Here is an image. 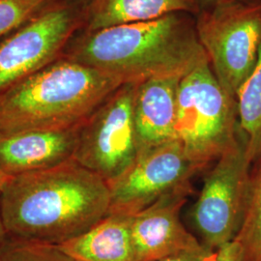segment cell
<instances>
[{
	"label": "cell",
	"instance_id": "6da1fadb",
	"mask_svg": "<svg viewBox=\"0 0 261 261\" xmlns=\"http://www.w3.org/2000/svg\"><path fill=\"white\" fill-rule=\"evenodd\" d=\"M0 206L10 239L58 246L109 215L111 192L103 178L71 159L8 178Z\"/></svg>",
	"mask_w": 261,
	"mask_h": 261
},
{
	"label": "cell",
	"instance_id": "7a4b0ae2",
	"mask_svg": "<svg viewBox=\"0 0 261 261\" xmlns=\"http://www.w3.org/2000/svg\"><path fill=\"white\" fill-rule=\"evenodd\" d=\"M65 57L116 75L126 84L183 76L208 60L196 21L183 13L85 32Z\"/></svg>",
	"mask_w": 261,
	"mask_h": 261
},
{
	"label": "cell",
	"instance_id": "3957f363",
	"mask_svg": "<svg viewBox=\"0 0 261 261\" xmlns=\"http://www.w3.org/2000/svg\"><path fill=\"white\" fill-rule=\"evenodd\" d=\"M124 84L69 58L56 60L0 94V135L79 126Z\"/></svg>",
	"mask_w": 261,
	"mask_h": 261
},
{
	"label": "cell",
	"instance_id": "277c9868",
	"mask_svg": "<svg viewBox=\"0 0 261 261\" xmlns=\"http://www.w3.org/2000/svg\"><path fill=\"white\" fill-rule=\"evenodd\" d=\"M237 100L217 80L209 60L180 80L175 140L202 170L241 136Z\"/></svg>",
	"mask_w": 261,
	"mask_h": 261
},
{
	"label": "cell",
	"instance_id": "5b68a950",
	"mask_svg": "<svg viewBox=\"0 0 261 261\" xmlns=\"http://www.w3.org/2000/svg\"><path fill=\"white\" fill-rule=\"evenodd\" d=\"M196 28L217 80L237 100L258 61L260 4L230 2L201 10Z\"/></svg>",
	"mask_w": 261,
	"mask_h": 261
},
{
	"label": "cell",
	"instance_id": "8992f818",
	"mask_svg": "<svg viewBox=\"0 0 261 261\" xmlns=\"http://www.w3.org/2000/svg\"><path fill=\"white\" fill-rule=\"evenodd\" d=\"M214 163L191 209V223L200 243L217 251L235 240L246 212L252 164L243 133Z\"/></svg>",
	"mask_w": 261,
	"mask_h": 261
},
{
	"label": "cell",
	"instance_id": "52a82bcc",
	"mask_svg": "<svg viewBox=\"0 0 261 261\" xmlns=\"http://www.w3.org/2000/svg\"><path fill=\"white\" fill-rule=\"evenodd\" d=\"M138 83H127L80 126L73 159L110 183L140 156L134 117Z\"/></svg>",
	"mask_w": 261,
	"mask_h": 261
},
{
	"label": "cell",
	"instance_id": "ba28073f",
	"mask_svg": "<svg viewBox=\"0 0 261 261\" xmlns=\"http://www.w3.org/2000/svg\"><path fill=\"white\" fill-rule=\"evenodd\" d=\"M202 171L176 140L140 154L121 176L108 183L111 192L109 214L133 216L179 187L192 183Z\"/></svg>",
	"mask_w": 261,
	"mask_h": 261
},
{
	"label": "cell",
	"instance_id": "9c48e42d",
	"mask_svg": "<svg viewBox=\"0 0 261 261\" xmlns=\"http://www.w3.org/2000/svg\"><path fill=\"white\" fill-rule=\"evenodd\" d=\"M67 5L44 10L0 42V94L55 62L79 24Z\"/></svg>",
	"mask_w": 261,
	"mask_h": 261
},
{
	"label": "cell",
	"instance_id": "30bf717a",
	"mask_svg": "<svg viewBox=\"0 0 261 261\" xmlns=\"http://www.w3.org/2000/svg\"><path fill=\"white\" fill-rule=\"evenodd\" d=\"M192 192V183L179 187L130 216L135 260H164L205 249L196 235L187 229L180 217Z\"/></svg>",
	"mask_w": 261,
	"mask_h": 261
},
{
	"label": "cell",
	"instance_id": "8fae6325",
	"mask_svg": "<svg viewBox=\"0 0 261 261\" xmlns=\"http://www.w3.org/2000/svg\"><path fill=\"white\" fill-rule=\"evenodd\" d=\"M81 125L0 135V171L14 177L54 168L73 159Z\"/></svg>",
	"mask_w": 261,
	"mask_h": 261
},
{
	"label": "cell",
	"instance_id": "7c38bea8",
	"mask_svg": "<svg viewBox=\"0 0 261 261\" xmlns=\"http://www.w3.org/2000/svg\"><path fill=\"white\" fill-rule=\"evenodd\" d=\"M182 76H159L137 84L134 117L140 154L175 140L178 86Z\"/></svg>",
	"mask_w": 261,
	"mask_h": 261
},
{
	"label": "cell",
	"instance_id": "4fadbf2b",
	"mask_svg": "<svg viewBox=\"0 0 261 261\" xmlns=\"http://www.w3.org/2000/svg\"><path fill=\"white\" fill-rule=\"evenodd\" d=\"M130 223V216L109 214L58 247L75 261H136Z\"/></svg>",
	"mask_w": 261,
	"mask_h": 261
},
{
	"label": "cell",
	"instance_id": "5bb4252c",
	"mask_svg": "<svg viewBox=\"0 0 261 261\" xmlns=\"http://www.w3.org/2000/svg\"><path fill=\"white\" fill-rule=\"evenodd\" d=\"M198 0H92L85 13L86 32L147 21L170 14L198 15Z\"/></svg>",
	"mask_w": 261,
	"mask_h": 261
},
{
	"label": "cell",
	"instance_id": "9a60e30c",
	"mask_svg": "<svg viewBox=\"0 0 261 261\" xmlns=\"http://www.w3.org/2000/svg\"><path fill=\"white\" fill-rule=\"evenodd\" d=\"M240 129L252 167L261 165V46L258 61L237 95Z\"/></svg>",
	"mask_w": 261,
	"mask_h": 261
},
{
	"label": "cell",
	"instance_id": "2e32d148",
	"mask_svg": "<svg viewBox=\"0 0 261 261\" xmlns=\"http://www.w3.org/2000/svg\"><path fill=\"white\" fill-rule=\"evenodd\" d=\"M235 241L242 250V261H261V165L252 167L242 225Z\"/></svg>",
	"mask_w": 261,
	"mask_h": 261
},
{
	"label": "cell",
	"instance_id": "e0dca14e",
	"mask_svg": "<svg viewBox=\"0 0 261 261\" xmlns=\"http://www.w3.org/2000/svg\"><path fill=\"white\" fill-rule=\"evenodd\" d=\"M0 261H75L58 246L8 239L0 248Z\"/></svg>",
	"mask_w": 261,
	"mask_h": 261
},
{
	"label": "cell",
	"instance_id": "ac0fdd59",
	"mask_svg": "<svg viewBox=\"0 0 261 261\" xmlns=\"http://www.w3.org/2000/svg\"><path fill=\"white\" fill-rule=\"evenodd\" d=\"M53 0H0V37L25 24Z\"/></svg>",
	"mask_w": 261,
	"mask_h": 261
},
{
	"label": "cell",
	"instance_id": "d6986e66",
	"mask_svg": "<svg viewBox=\"0 0 261 261\" xmlns=\"http://www.w3.org/2000/svg\"><path fill=\"white\" fill-rule=\"evenodd\" d=\"M216 261H242V250L237 241L227 243L216 251Z\"/></svg>",
	"mask_w": 261,
	"mask_h": 261
},
{
	"label": "cell",
	"instance_id": "ffe728a7",
	"mask_svg": "<svg viewBox=\"0 0 261 261\" xmlns=\"http://www.w3.org/2000/svg\"><path fill=\"white\" fill-rule=\"evenodd\" d=\"M160 261H216V251L205 248L199 252L185 253Z\"/></svg>",
	"mask_w": 261,
	"mask_h": 261
},
{
	"label": "cell",
	"instance_id": "44dd1931",
	"mask_svg": "<svg viewBox=\"0 0 261 261\" xmlns=\"http://www.w3.org/2000/svg\"><path fill=\"white\" fill-rule=\"evenodd\" d=\"M201 10L211 9L215 6L230 2H252V0H198Z\"/></svg>",
	"mask_w": 261,
	"mask_h": 261
},
{
	"label": "cell",
	"instance_id": "7402d4cb",
	"mask_svg": "<svg viewBox=\"0 0 261 261\" xmlns=\"http://www.w3.org/2000/svg\"><path fill=\"white\" fill-rule=\"evenodd\" d=\"M9 239L7 231L5 229L4 223H3V219H2V214H1V206H0V248L7 242V240Z\"/></svg>",
	"mask_w": 261,
	"mask_h": 261
},
{
	"label": "cell",
	"instance_id": "603a6c76",
	"mask_svg": "<svg viewBox=\"0 0 261 261\" xmlns=\"http://www.w3.org/2000/svg\"><path fill=\"white\" fill-rule=\"evenodd\" d=\"M8 180V177L6 175H4L1 171H0V189L5 184V182Z\"/></svg>",
	"mask_w": 261,
	"mask_h": 261
}]
</instances>
